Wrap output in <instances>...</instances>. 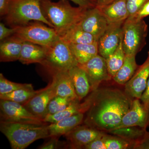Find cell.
Returning <instances> with one entry per match:
<instances>
[{
    "mask_svg": "<svg viewBox=\"0 0 149 149\" xmlns=\"http://www.w3.org/2000/svg\"><path fill=\"white\" fill-rule=\"evenodd\" d=\"M138 68L136 56L125 55L123 64L113 77V80L118 84L125 85L133 77Z\"/></svg>",
    "mask_w": 149,
    "mask_h": 149,
    "instance_id": "cell-25",
    "label": "cell"
},
{
    "mask_svg": "<svg viewBox=\"0 0 149 149\" xmlns=\"http://www.w3.org/2000/svg\"><path fill=\"white\" fill-rule=\"evenodd\" d=\"M122 45L125 55H135L146 45L148 25L143 19L129 17L123 24Z\"/></svg>",
    "mask_w": 149,
    "mask_h": 149,
    "instance_id": "cell-5",
    "label": "cell"
},
{
    "mask_svg": "<svg viewBox=\"0 0 149 149\" xmlns=\"http://www.w3.org/2000/svg\"><path fill=\"white\" fill-rule=\"evenodd\" d=\"M47 123L43 124L0 121V130L11 148L24 149L39 139L50 138Z\"/></svg>",
    "mask_w": 149,
    "mask_h": 149,
    "instance_id": "cell-3",
    "label": "cell"
},
{
    "mask_svg": "<svg viewBox=\"0 0 149 149\" xmlns=\"http://www.w3.org/2000/svg\"><path fill=\"white\" fill-rule=\"evenodd\" d=\"M47 47L24 41L19 61L23 64H42L45 59Z\"/></svg>",
    "mask_w": 149,
    "mask_h": 149,
    "instance_id": "cell-18",
    "label": "cell"
},
{
    "mask_svg": "<svg viewBox=\"0 0 149 149\" xmlns=\"http://www.w3.org/2000/svg\"><path fill=\"white\" fill-rule=\"evenodd\" d=\"M80 102L78 98L74 99L64 110L54 114L48 115L43 119V121L47 123H54L73 115L84 113L89 109L90 100L88 98L82 104H80Z\"/></svg>",
    "mask_w": 149,
    "mask_h": 149,
    "instance_id": "cell-19",
    "label": "cell"
},
{
    "mask_svg": "<svg viewBox=\"0 0 149 149\" xmlns=\"http://www.w3.org/2000/svg\"><path fill=\"white\" fill-rule=\"evenodd\" d=\"M14 35L23 41L48 47L60 39L52 27L40 21H32L28 24L15 27Z\"/></svg>",
    "mask_w": 149,
    "mask_h": 149,
    "instance_id": "cell-7",
    "label": "cell"
},
{
    "mask_svg": "<svg viewBox=\"0 0 149 149\" xmlns=\"http://www.w3.org/2000/svg\"><path fill=\"white\" fill-rule=\"evenodd\" d=\"M122 39L123 36L117 49L106 59L108 70L112 78L122 66L125 59V54L123 47Z\"/></svg>",
    "mask_w": 149,
    "mask_h": 149,
    "instance_id": "cell-26",
    "label": "cell"
},
{
    "mask_svg": "<svg viewBox=\"0 0 149 149\" xmlns=\"http://www.w3.org/2000/svg\"><path fill=\"white\" fill-rule=\"evenodd\" d=\"M140 99L145 105L149 107V77L147 81L146 89Z\"/></svg>",
    "mask_w": 149,
    "mask_h": 149,
    "instance_id": "cell-40",
    "label": "cell"
},
{
    "mask_svg": "<svg viewBox=\"0 0 149 149\" xmlns=\"http://www.w3.org/2000/svg\"><path fill=\"white\" fill-rule=\"evenodd\" d=\"M149 0H127L129 17H134Z\"/></svg>",
    "mask_w": 149,
    "mask_h": 149,
    "instance_id": "cell-32",
    "label": "cell"
},
{
    "mask_svg": "<svg viewBox=\"0 0 149 149\" xmlns=\"http://www.w3.org/2000/svg\"><path fill=\"white\" fill-rule=\"evenodd\" d=\"M149 77V51L147 59L138 67L135 74L125 85V93L132 98L140 99L143 93Z\"/></svg>",
    "mask_w": 149,
    "mask_h": 149,
    "instance_id": "cell-15",
    "label": "cell"
},
{
    "mask_svg": "<svg viewBox=\"0 0 149 149\" xmlns=\"http://www.w3.org/2000/svg\"><path fill=\"white\" fill-rule=\"evenodd\" d=\"M114 0H96L97 6L98 7L106 5L114 1Z\"/></svg>",
    "mask_w": 149,
    "mask_h": 149,
    "instance_id": "cell-41",
    "label": "cell"
},
{
    "mask_svg": "<svg viewBox=\"0 0 149 149\" xmlns=\"http://www.w3.org/2000/svg\"><path fill=\"white\" fill-rule=\"evenodd\" d=\"M68 45L78 64H84L99 54L98 44L97 41L91 44Z\"/></svg>",
    "mask_w": 149,
    "mask_h": 149,
    "instance_id": "cell-23",
    "label": "cell"
},
{
    "mask_svg": "<svg viewBox=\"0 0 149 149\" xmlns=\"http://www.w3.org/2000/svg\"><path fill=\"white\" fill-rule=\"evenodd\" d=\"M56 86V95L72 99L78 98L68 71H59L52 74Z\"/></svg>",
    "mask_w": 149,
    "mask_h": 149,
    "instance_id": "cell-21",
    "label": "cell"
},
{
    "mask_svg": "<svg viewBox=\"0 0 149 149\" xmlns=\"http://www.w3.org/2000/svg\"><path fill=\"white\" fill-rule=\"evenodd\" d=\"M77 65L87 74L93 91L97 90L103 81H108L112 78L108 70L106 59L99 54L84 64Z\"/></svg>",
    "mask_w": 149,
    "mask_h": 149,
    "instance_id": "cell-9",
    "label": "cell"
},
{
    "mask_svg": "<svg viewBox=\"0 0 149 149\" xmlns=\"http://www.w3.org/2000/svg\"><path fill=\"white\" fill-rule=\"evenodd\" d=\"M56 95V86L54 80L41 91L32 98L23 104L30 112L43 120L47 115V110L49 103Z\"/></svg>",
    "mask_w": 149,
    "mask_h": 149,
    "instance_id": "cell-10",
    "label": "cell"
},
{
    "mask_svg": "<svg viewBox=\"0 0 149 149\" xmlns=\"http://www.w3.org/2000/svg\"><path fill=\"white\" fill-rule=\"evenodd\" d=\"M60 38L68 45L91 44L97 41L93 35L83 30L79 23L68 29Z\"/></svg>",
    "mask_w": 149,
    "mask_h": 149,
    "instance_id": "cell-24",
    "label": "cell"
},
{
    "mask_svg": "<svg viewBox=\"0 0 149 149\" xmlns=\"http://www.w3.org/2000/svg\"><path fill=\"white\" fill-rule=\"evenodd\" d=\"M133 149H149V132L146 130L141 139L134 143Z\"/></svg>",
    "mask_w": 149,
    "mask_h": 149,
    "instance_id": "cell-34",
    "label": "cell"
},
{
    "mask_svg": "<svg viewBox=\"0 0 149 149\" xmlns=\"http://www.w3.org/2000/svg\"><path fill=\"white\" fill-rule=\"evenodd\" d=\"M98 7L108 24L125 22L129 17L127 0H114L108 4Z\"/></svg>",
    "mask_w": 149,
    "mask_h": 149,
    "instance_id": "cell-17",
    "label": "cell"
},
{
    "mask_svg": "<svg viewBox=\"0 0 149 149\" xmlns=\"http://www.w3.org/2000/svg\"><path fill=\"white\" fill-rule=\"evenodd\" d=\"M85 31L93 35L98 41L106 30L108 23L97 6L88 9L79 23Z\"/></svg>",
    "mask_w": 149,
    "mask_h": 149,
    "instance_id": "cell-13",
    "label": "cell"
},
{
    "mask_svg": "<svg viewBox=\"0 0 149 149\" xmlns=\"http://www.w3.org/2000/svg\"><path fill=\"white\" fill-rule=\"evenodd\" d=\"M107 149H133V143L118 136L104 134L102 137Z\"/></svg>",
    "mask_w": 149,
    "mask_h": 149,
    "instance_id": "cell-29",
    "label": "cell"
},
{
    "mask_svg": "<svg viewBox=\"0 0 149 149\" xmlns=\"http://www.w3.org/2000/svg\"><path fill=\"white\" fill-rule=\"evenodd\" d=\"M77 64L69 45L60 38L47 47L45 59L41 65L52 74L59 71H68Z\"/></svg>",
    "mask_w": 149,
    "mask_h": 149,
    "instance_id": "cell-6",
    "label": "cell"
},
{
    "mask_svg": "<svg viewBox=\"0 0 149 149\" xmlns=\"http://www.w3.org/2000/svg\"><path fill=\"white\" fill-rule=\"evenodd\" d=\"M101 130L91 126L78 125L64 135L71 148L84 149V147L96 139L104 135Z\"/></svg>",
    "mask_w": 149,
    "mask_h": 149,
    "instance_id": "cell-14",
    "label": "cell"
},
{
    "mask_svg": "<svg viewBox=\"0 0 149 149\" xmlns=\"http://www.w3.org/2000/svg\"><path fill=\"white\" fill-rule=\"evenodd\" d=\"M84 118V113H79L63 118L58 122L48 125L50 137L65 135L80 125Z\"/></svg>",
    "mask_w": 149,
    "mask_h": 149,
    "instance_id": "cell-20",
    "label": "cell"
},
{
    "mask_svg": "<svg viewBox=\"0 0 149 149\" xmlns=\"http://www.w3.org/2000/svg\"><path fill=\"white\" fill-rule=\"evenodd\" d=\"M72 1L79 6L89 9L97 6L96 0H68Z\"/></svg>",
    "mask_w": 149,
    "mask_h": 149,
    "instance_id": "cell-37",
    "label": "cell"
},
{
    "mask_svg": "<svg viewBox=\"0 0 149 149\" xmlns=\"http://www.w3.org/2000/svg\"><path fill=\"white\" fill-rule=\"evenodd\" d=\"M131 126L146 129L149 126V107L145 105L139 99L133 100L130 108L116 128Z\"/></svg>",
    "mask_w": 149,
    "mask_h": 149,
    "instance_id": "cell-11",
    "label": "cell"
},
{
    "mask_svg": "<svg viewBox=\"0 0 149 149\" xmlns=\"http://www.w3.org/2000/svg\"><path fill=\"white\" fill-rule=\"evenodd\" d=\"M88 98L90 107L85 124L98 130L109 131L118 127L133 101L125 92L112 88L97 89Z\"/></svg>",
    "mask_w": 149,
    "mask_h": 149,
    "instance_id": "cell-1",
    "label": "cell"
},
{
    "mask_svg": "<svg viewBox=\"0 0 149 149\" xmlns=\"http://www.w3.org/2000/svg\"><path fill=\"white\" fill-rule=\"evenodd\" d=\"M148 16H149V1L143 6L139 12L134 17L138 18L143 19Z\"/></svg>",
    "mask_w": 149,
    "mask_h": 149,
    "instance_id": "cell-39",
    "label": "cell"
},
{
    "mask_svg": "<svg viewBox=\"0 0 149 149\" xmlns=\"http://www.w3.org/2000/svg\"><path fill=\"white\" fill-rule=\"evenodd\" d=\"M41 90L35 91L34 88L19 89L11 93L0 95V99L11 101L23 105L37 95Z\"/></svg>",
    "mask_w": 149,
    "mask_h": 149,
    "instance_id": "cell-27",
    "label": "cell"
},
{
    "mask_svg": "<svg viewBox=\"0 0 149 149\" xmlns=\"http://www.w3.org/2000/svg\"><path fill=\"white\" fill-rule=\"evenodd\" d=\"M42 1L11 0L8 13L5 16L6 23L13 28L23 26L31 22L40 21L53 28L42 11Z\"/></svg>",
    "mask_w": 149,
    "mask_h": 149,
    "instance_id": "cell-4",
    "label": "cell"
},
{
    "mask_svg": "<svg viewBox=\"0 0 149 149\" xmlns=\"http://www.w3.org/2000/svg\"><path fill=\"white\" fill-rule=\"evenodd\" d=\"M58 136H52L51 139L47 142L39 147L40 149H56L65 148L67 144L65 142L59 141Z\"/></svg>",
    "mask_w": 149,
    "mask_h": 149,
    "instance_id": "cell-33",
    "label": "cell"
},
{
    "mask_svg": "<svg viewBox=\"0 0 149 149\" xmlns=\"http://www.w3.org/2000/svg\"><path fill=\"white\" fill-rule=\"evenodd\" d=\"M146 130V128L136 126L116 128L110 131L111 133L134 143L141 139ZM134 145V144H133Z\"/></svg>",
    "mask_w": 149,
    "mask_h": 149,
    "instance_id": "cell-28",
    "label": "cell"
},
{
    "mask_svg": "<svg viewBox=\"0 0 149 149\" xmlns=\"http://www.w3.org/2000/svg\"><path fill=\"white\" fill-rule=\"evenodd\" d=\"M11 0H0V15L5 17L8 13Z\"/></svg>",
    "mask_w": 149,
    "mask_h": 149,
    "instance_id": "cell-38",
    "label": "cell"
},
{
    "mask_svg": "<svg viewBox=\"0 0 149 149\" xmlns=\"http://www.w3.org/2000/svg\"><path fill=\"white\" fill-rule=\"evenodd\" d=\"M85 149H107L102 138L96 139L84 147Z\"/></svg>",
    "mask_w": 149,
    "mask_h": 149,
    "instance_id": "cell-36",
    "label": "cell"
},
{
    "mask_svg": "<svg viewBox=\"0 0 149 149\" xmlns=\"http://www.w3.org/2000/svg\"><path fill=\"white\" fill-rule=\"evenodd\" d=\"M15 33V27L8 28L2 22L0 23V41H3L12 36Z\"/></svg>",
    "mask_w": 149,
    "mask_h": 149,
    "instance_id": "cell-35",
    "label": "cell"
},
{
    "mask_svg": "<svg viewBox=\"0 0 149 149\" xmlns=\"http://www.w3.org/2000/svg\"><path fill=\"white\" fill-rule=\"evenodd\" d=\"M76 95L80 100L85 97L91 90V85L87 74L78 65L68 70Z\"/></svg>",
    "mask_w": 149,
    "mask_h": 149,
    "instance_id": "cell-22",
    "label": "cell"
},
{
    "mask_svg": "<svg viewBox=\"0 0 149 149\" xmlns=\"http://www.w3.org/2000/svg\"><path fill=\"white\" fill-rule=\"evenodd\" d=\"M0 119L1 121L7 122L46 123L30 112L22 104L2 99L0 100Z\"/></svg>",
    "mask_w": 149,
    "mask_h": 149,
    "instance_id": "cell-8",
    "label": "cell"
},
{
    "mask_svg": "<svg viewBox=\"0 0 149 149\" xmlns=\"http://www.w3.org/2000/svg\"><path fill=\"white\" fill-rule=\"evenodd\" d=\"M76 99V98H75ZM75 99L56 95L52 99L47 107V115L54 114L63 110Z\"/></svg>",
    "mask_w": 149,
    "mask_h": 149,
    "instance_id": "cell-30",
    "label": "cell"
},
{
    "mask_svg": "<svg viewBox=\"0 0 149 149\" xmlns=\"http://www.w3.org/2000/svg\"><path fill=\"white\" fill-rule=\"evenodd\" d=\"M33 88L31 84L14 83L7 79L2 73H0V95H3L21 89Z\"/></svg>",
    "mask_w": 149,
    "mask_h": 149,
    "instance_id": "cell-31",
    "label": "cell"
},
{
    "mask_svg": "<svg viewBox=\"0 0 149 149\" xmlns=\"http://www.w3.org/2000/svg\"><path fill=\"white\" fill-rule=\"evenodd\" d=\"M24 41L15 35L1 41L0 61L9 62L19 61Z\"/></svg>",
    "mask_w": 149,
    "mask_h": 149,
    "instance_id": "cell-16",
    "label": "cell"
},
{
    "mask_svg": "<svg viewBox=\"0 0 149 149\" xmlns=\"http://www.w3.org/2000/svg\"><path fill=\"white\" fill-rule=\"evenodd\" d=\"M124 22L109 24L106 30L99 39V54L105 58L113 53L118 47L123 36Z\"/></svg>",
    "mask_w": 149,
    "mask_h": 149,
    "instance_id": "cell-12",
    "label": "cell"
},
{
    "mask_svg": "<svg viewBox=\"0 0 149 149\" xmlns=\"http://www.w3.org/2000/svg\"><path fill=\"white\" fill-rule=\"evenodd\" d=\"M41 8L44 15L60 37L70 28L80 23L88 8L73 7L68 0L54 2L42 0Z\"/></svg>",
    "mask_w": 149,
    "mask_h": 149,
    "instance_id": "cell-2",
    "label": "cell"
}]
</instances>
